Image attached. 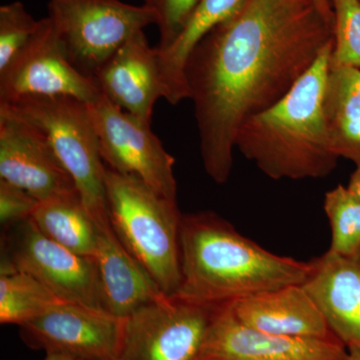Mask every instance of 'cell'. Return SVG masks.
Returning a JSON list of instances; mask_svg holds the SVG:
<instances>
[{
    "label": "cell",
    "mask_w": 360,
    "mask_h": 360,
    "mask_svg": "<svg viewBox=\"0 0 360 360\" xmlns=\"http://www.w3.org/2000/svg\"><path fill=\"white\" fill-rule=\"evenodd\" d=\"M180 262L175 295L215 307L303 284L311 271L310 262L264 250L212 212L182 215Z\"/></svg>",
    "instance_id": "obj_2"
},
{
    "label": "cell",
    "mask_w": 360,
    "mask_h": 360,
    "mask_svg": "<svg viewBox=\"0 0 360 360\" xmlns=\"http://www.w3.org/2000/svg\"><path fill=\"white\" fill-rule=\"evenodd\" d=\"M146 1H148V0H144V2H146Z\"/></svg>",
    "instance_id": "obj_31"
},
{
    "label": "cell",
    "mask_w": 360,
    "mask_h": 360,
    "mask_svg": "<svg viewBox=\"0 0 360 360\" xmlns=\"http://www.w3.org/2000/svg\"><path fill=\"white\" fill-rule=\"evenodd\" d=\"M39 203L27 191L0 179V222L4 229L30 219Z\"/></svg>",
    "instance_id": "obj_26"
},
{
    "label": "cell",
    "mask_w": 360,
    "mask_h": 360,
    "mask_svg": "<svg viewBox=\"0 0 360 360\" xmlns=\"http://www.w3.org/2000/svg\"><path fill=\"white\" fill-rule=\"evenodd\" d=\"M335 41V26L312 0H248L187 59L184 77L208 176L229 180L236 137L281 101Z\"/></svg>",
    "instance_id": "obj_1"
},
{
    "label": "cell",
    "mask_w": 360,
    "mask_h": 360,
    "mask_svg": "<svg viewBox=\"0 0 360 360\" xmlns=\"http://www.w3.org/2000/svg\"><path fill=\"white\" fill-rule=\"evenodd\" d=\"M333 46L281 101L238 129L236 148L269 179H324L338 165L323 106Z\"/></svg>",
    "instance_id": "obj_3"
},
{
    "label": "cell",
    "mask_w": 360,
    "mask_h": 360,
    "mask_svg": "<svg viewBox=\"0 0 360 360\" xmlns=\"http://www.w3.org/2000/svg\"><path fill=\"white\" fill-rule=\"evenodd\" d=\"M348 360H360L359 347H348Z\"/></svg>",
    "instance_id": "obj_29"
},
{
    "label": "cell",
    "mask_w": 360,
    "mask_h": 360,
    "mask_svg": "<svg viewBox=\"0 0 360 360\" xmlns=\"http://www.w3.org/2000/svg\"><path fill=\"white\" fill-rule=\"evenodd\" d=\"M125 319L63 302L20 326L28 347L77 360H120Z\"/></svg>",
    "instance_id": "obj_11"
},
{
    "label": "cell",
    "mask_w": 360,
    "mask_h": 360,
    "mask_svg": "<svg viewBox=\"0 0 360 360\" xmlns=\"http://www.w3.org/2000/svg\"><path fill=\"white\" fill-rule=\"evenodd\" d=\"M198 360H348L338 338H293L248 328L229 303L217 310Z\"/></svg>",
    "instance_id": "obj_13"
},
{
    "label": "cell",
    "mask_w": 360,
    "mask_h": 360,
    "mask_svg": "<svg viewBox=\"0 0 360 360\" xmlns=\"http://www.w3.org/2000/svg\"><path fill=\"white\" fill-rule=\"evenodd\" d=\"M335 13L331 63L360 70V0H330Z\"/></svg>",
    "instance_id": "obj_24"
},
{
    "label": "cell",
    "mask_w": 360,
    "mask_h": 360,
    "mask_svg": "<svg viewBox=\"0 0 360 360\" xmlns=\"http://www.w3.org/2000/svg\"><path fill=\"white\" fill-rule=\"evenodd\" d=\"M324 113L338 158L360 163V70L330 63Z\"/></svg>",
    "instance_id": "obj_19"
},
{
    "label": "cell",
    "mask_w": 360,
    "mask_h": 360,
    "mask_svg": "<svg viewBox=\"0 0 360 360\" xmlns=\"http://www.w3.org/2000/svg\"><path fill=\"white\" fill-rule=\"evenodd\" d=\"M106 205L113 231L163 295L181 285L180 225L176 200H169L131 175L106 167Z\"/></svg>",
    "instance_id": "obj_4"
},
{
    "label": "cell",
    "mask_w": 360,
    "mask_h": 360,
    "mask_svg": "<svg viewBox=\"0 0 360 360\" xmlns=\"http://www.w3.org/2000/svg\"><path fill=\"white\" fill-rule=\"evenodd\" d=\"M0 104L8 105L44 131L96 226L110 225L106 165L87 104L70 96H26Z\"/></svg>",
    "instance_id": "obj_5"
},
{
    "label": "cell",
    "mask_w": 360,
    "mask_h": 360,
    "mask_svg": "<svg viewBox=\"0 0 360 360\" xmlns=\"http://www.w3.org/2000/svg\"><path fill=\"white\" fill-rule=\"evenodd\" d=\"M13 272L34 277L66 302L108 312L96 259L51 240L32 217L2 232L0 276Z\"/></svg>",
    "instance_id": "obj_7"
},
{
    "label": "cell",
    "mask_w": 360,
    "mask_h": 360,
    "mask_svg": "<svg viewBox=\"0 0 360 360\" xmlns=\"http://www.w3.org/2000/svg\"><path fill=\"white\" fill-rule=\"evenodd\" d=\"M49 11L66 56L90 77L135 33L158 22L148 4L120 0H51Z\"/></svg>",
    "instance_id": "obj_6"
},
{
    "label": "cell",
    "mask_w": 360,
    "mask_h": 360,
    "mask_svg": "<svg viewBox=\"0 0 360 360\" xmlns=\"http://www.w3.org/2000/svg\"><path fill=\"white\" fill-rule=\"evenodd\" d=\"M66 302L23 272L0 276V322L20 326Z\"/></svg>",
    "instance_id": "obj_21"
},
{
    "label": "cell",
    "mask_w": 360,
    "mask_h": 360,
    "mask_svg": "<svg viewBox=\"0 0 360 360\" xmlns=\"http://www.w3.org/2000/svg\"><path fill=\"white\" fill-rule=\"evenodd\" d=\"M96 259L104 302L120 319L165 296L158 284L122 245L111 225L97 227Z\"/></svg>",
    "instance_id": "obj_17"
},
{
    "label": "cell",
    "mask_w": 360,
    "mask_h": 360,
    "mask_svg": "<svg viewBox=\"0 0 360 360\" xmlns=\"http://www.w3.org/2000/svg\"><path fill=\"white\" fill-rule=\"evenodd\" d=\"M319 13L331 25L335 26V13L330 0H312Z\"/></svg>",
    "instance_id": "obj_27"
},
{
    "label": "cell",
    "mask_w": 360,
    "mask_h": 360,
    "mask_svg": "<svg viewBox=\"0 0 360 360\" xmlns=\"http://www.w3.org/2000/svg\"><path fill=\"white\" fill-rule=\"evenodd\" d=\"M101 94L96 80L71 63L49 16L40 20L27 46L0 71V103L26 96H70L91 103Z\"/></svg>",
    "instance_id": "obj_10"
},
{
    "label": "cell",
    "mask_w": 360,
    "mask_h": 360,
    "mask_svg": "<svg viewBox=\"0 0 360 360\" xmlns=\"http://www.w3.org/2000/svg\"><path fill=\"white\" fill-rule=\"evenodd\" d=\"M347 188L360 200V163L356 165V169L354 170V174L350 176Z\"/></svg>",
    "instance_id": "obj_28"
},
{
    "label": "cell",
    "mask_w": 360,
    "mask_h": 360,
    "mask_svg": "<svg viewBox=\"0 0 360 360\" xmlns=\"http://www.w3.org/2000/svg\"><path fill=\"white\" fill-rule=\"evenodd\" d=\"M44 360H77L72 359V357L68 356V355L58 354H46V357Z\"/></svg>",
    "instance_id": "obj_30"
},
{
    "label": "cell",
    "mask_w": 360,
    "mask_h": 360,
    "mask_svg": "<svg viewBox=\"0 0 360 360\" xmlns=\"http://www.w3.org/2000/svg\"><path fill=\"white\" fill-rule=\"evenodd\" d=\"M248 328L293 338H338L303 284H291L229 303Z\"/></svg>",
    "instance_id": "obj_16"
},
{
    "label": "cell",
    "mask_w": 360,
    "mask_h": 360,
    "mask_svg": "<svg viewBox=\"0 0 360 360\" xmlns=\"http://www.w3.org/2000/svg\"><path fill=\"white\" fill-rule=\"evenodd\" d=\"M0 179L39 201L78 193L44 131L6 104H0Z\"/></svg>",
    "instance_id": "obj_12"
},
{
    "label": "cell",
    "mask_w": 360,
    "mask_h": 360,
    "mask_svg": "<svg viewBox=\"0 0 360 360\" xmlns=\"http://www.w3.org/2000/svg\"><path fill=\"white\" fill-rule=\"evenodd\" d=\"M331 229L328 250L341 255L360 252V200L347 186H338L324 196Z\"/></svg>",
    "instance_id": "obj_22"
},
{
    "label": "cell",
    "mask_w": 360,
    "mask_h": 360,
    "mask_svg": "<svg viewBox=\"0 0 360 360\" xmlns=\"http://www.w3.org/2000/svg\"><path fill=\"white\" fill-rule=\"evenodd\" d=\"M219 307L179 295L144 305L125 317L120 360H198Z\"/></svg>",
    "instance_id": "obj_8"
},
{
    "label": "cell",
    "mask_w": 360,
    "mask_h": 360,
    "mask_svg": "<svg viewBox=\"0 0 360 360\" xmlns=\"http://www.w3.org/2000/svg\"><path fill=\"white\" fill-rule=\"evenodd\" d=\"M246 2L248 0H200L176 39L167 49H158L168 103L175 105L189 98L184 70L194 47L213 28L236 15Z\"/></svg>",
    "instance_id": "obj_18"
},
{
    "label": "cell",
    "mask_w": 360,
    "mask_h": 360,
    "mask_svg": "<svg viewBox=\"0 0 360 360\" xmlns=\"http://www.w3.org/2000/svg\"><path fill=\"white\" fill-rule=\"evenodd\" d=\"M106 167L131 175L169 200H176L175 160L142 122L111 103L103 94L86 103Z\"/></svg>",
    "instance_id": "obj_9"
},
{
    "label": "cell",
    "mask_w": 360,
    "mask_h": 360,
    "mask_svg": "<svg viewBox=\"0 0 360 360\" xmlns=\"http://www.w3.org/2000/svg\"><path fill=\"white\" fill-rule=\"evenodd\" d=\"M39 26L40 20L32 18L22 2L14 1L0 7V71L27 46Z\"/></svg>",
    "instance_id": "obj_23"
},
{
    "label": "cell",
    "mask_w": 360,
    "mask_h": 360,
    "mask_svg": "<svg viewBox=\"0 0 360 360\" xmlns=\"http://www.w3.org/2000/svg\"><path fill=\"white\" fill-rule=\"evenodd\" d=\"M310 264L303 286L336 338L347 348H360V252L341 255L328 250Z\"/></svg>",
    "instance_id": "obj_15"
},
{
    "label": "cell",
    "mask_w": 360,
    "mask_h": 360,
    "mask_svg": "<svg viewBox=\"0 0 360 360\" xmlns=\"http://www.w3.org/2000/svg\"><path fill=\"white\" fill-rule=\"evenodd\" d=\"M94 78L111 103L149 124L156 101L167 96L160 51L143 32L130 37Z\"/></svg>",
    "instance_id": "obj_14"
},
{
    "label": "cell",
    "mask_w": 360,
    "mask_h": 360,
    "mask_svg": "<svg viewBox=\"0 0 360 360\" xmlns=\"http://www.w3.org/2000/svg\"><path fill=\"white\" fill-rule=\"evenodd\" d=\"M32 219L42 233L82 257L94 258L98 229L78 193L39 201Z\"/></svg>",
    "instance_id": "obj_20"
},
{
    "label": "cell",
    "mask_w": 360,
    "mask_h": 360,
    "mask_svg": "<svg viewBox=\"0 0 360 360\" xmlns=\"http://www.w3.org/2000/svg\"><path fill=\"white\" fill-rule=\"evenodd\" d=\"M200 0H148L158 15L160 40L158 49H167L182 32Z\"/></svg>",
    "instance_id": "obj_25"
}]
</instances>
